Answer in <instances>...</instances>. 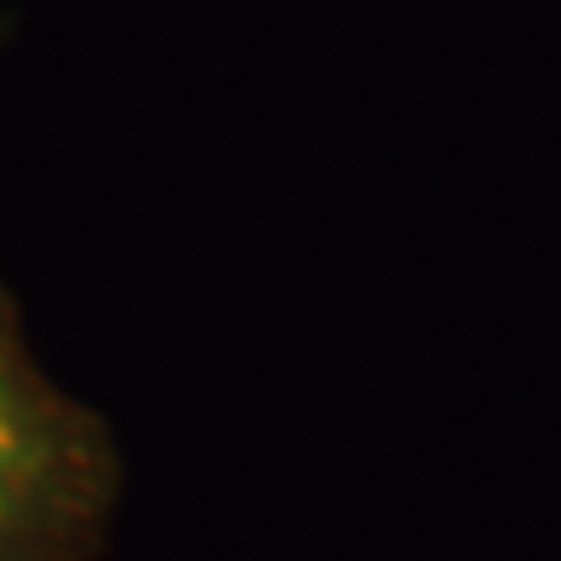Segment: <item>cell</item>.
Returning <instances> with one entry per match:
<instances>
[{
    "label": "cell",
    "instance_id": "cell-1",
    "mask_svg": "<svg viewBox=\"0 0 561 561\" xmlns=\"http://www.w3.org/2000/svg\"><path fill=\"white\" fill-rule=\"evenodd\" d=\"M122 486L113 421L51 379L0 272V561H99Z\"/></svg>",
    "mask_w": 561,
    "mask_h": 561
}]
</instances>
